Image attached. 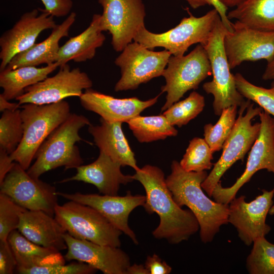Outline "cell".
<instances>
[{"mask_svg":"<svg viewBox=\"0 0 274 274\" xmlns=\"http://www.w3.org/2000/svg\"><path fill=\"white\" fill-rule=\"evenodd\" d=\"M132 176L145 189V211L149 214L156 213L159 217V224L152 232L155 238L178 244L187 241L199 230V223L192 212L183 209L173 199L160 168L146 165Z\"/></svg>","mask_w":274,"mask_h":274,"instance_id":"1","label":"cell"},{"mask_svg":"<svg viewBox=\"0 0 274 274\" xmlns=\"http://www.w3.org/2000/svg\"><path fill=\"white\" fill-rule=\"evenodd\" d=\"M166 182L173 199L182 208L185 206L196 217L199 225L201 242H211L221 226L228 223L229 204L218 203L203 192L201 183L208 174L206 170L187 172L174 160Z\"/></svg>","mask_w":274,"mask_h":274,"instance_id":"2","label":"cell"},{"mask_svg":"<svg viewBox=\"0 0 274 274\" xmlns=\"http://www.w3.org/2000/svg\"><path fill=\"white\" fill-rule=\"evenodd\" d=\"M90 124L85 116L71 113L40 146L35 156L36 161L27 173L39 179L45 173L59 167L64 166L66 170L82 165L83 160L76 144L83 140L80 130Z\"/></svg>","mask_w":274,"mask_h":274,"instance_id":"3","label":"cell"},{"mask_svg":"<svg viewBox=\"0 0 274 274\" xmlns=\"http://www.w3.org/2000/svg\"><path fill=\"white\" fill-rule=\"evenodd\" d=\"M20 107L23 135L10 157L27 170L42 144L71 113L68 103L64 100L45 105L27 103Z\"/></svg>","mask_w":274,"mask_h":274,"instance_id":"4","label":"cell"},{"mask_svg":"<svg viewBox=\"0 0 274 274\" xmlns=\"http://www.w3.org/2000/svg\"><path fill=\"white\" fill-rule=\"evenodd\" d=\"M227 31L221 18H219L209 39L202 45L208 54L213 75V80L204 83L202 87L207 93L213 95L214 112L217 116L229 107L248 108L251 104L237 90L234 76L230 71L224 46Z\"/></svg>","mask_w":274,"mask_h":274,"instance_id":"5","label":"cell"},{"mask_svg":"<svg viewBox=\"0 0 274 274\" xmlns=\"http://www.w3.org/2000/svg\"><path fill=\"white\" fill-rule=\"evenodd\" d=\"M188 13L189 17L183 18L178 25L163 33H152L143 26L133 41L149 49L161 47L172 55H184L192 45L206 42L220 18L215 8L199 17Z\"/></svg>","mask_w":274,"mask_h":274,"instance_id":"6","label":"cell"},{"mask_svg":"<svg viewBox=\"0 0 274 274\" xmlns=\"http://www.w3.org/2000/svg\"><path fill=\"white\" fill-rule=\"evenodd\" d=\"M54 218L72 236L102 245L120 247L122 232L100 212L73 200L56 206Z\"/></svg>","mask_w":274,"mask_h":274,"instance_id":"7","label":"cell"},{"mask_svg":"<svg viewBox=\"0 0 274 274\" xmlns=\"http://www.w3.org/2000/svg\"><path fill=\"white\" fill-rule=\"evenodd\" d=\"M262 112L261 107L254 108L250 104L248 108H240L239 115L229 135L225 141L223 151L213 169L201 183V187L212 197L213 190L224 173L237 160H243L257 139L260 122L252 124V119Z\"/></svg>","mask_w":274,"mask_h":274,"instance_id":"8","label":"cell"},{"mask_svg":"<svg viewBox=\"0 0 274 274\" xmlns=\"http://www.w3.org/2000/svg\"><path fill=\"white\" fill-rule=\"evenodd\" d=\"M212 74L208 54L200 44L186 55H172L162 75L166 84L161 87V91L167 94L161 111L178 101L188 91L198 88L200 83Z\"/></svg>","mask_w":274,"mask_h":274,"instance_id":"9","label":"cell"},{"mask_svg":"<svg viewBox=\"0 0 274 274\" xmlns=\"http://www.w3.org/2000/svg\"><path fill=\"white\" fill-rule=\"evenodd\" d=\"M172 55L165 49L156 52L136 42L129 44L115 60L121 74L115 91L135 89L140 84L162 76Z\"/></svg>","mask_w":274,"mask_h":274,"instance_id":"10","label":"cell"},{"mask_svg":"<svg viewBox=\"0 0 274 274\" xmlns=\"http://www.w3.org/2000/svg\"><path fill=\"white\" fill-rule=\"evenodd\" d=\"M259 116V134L251 148L245 170L230 187H223L220 181L217 184L212 197L218 203L229 204L257 171L265 169L274 174V118L265 111Z\"/></svg>","mask_w":274,"mask_h":274,"instance_id":"11","label":"cell"},{"mask_svg":"<svg viewBox=\"0 0 274 274\" xmlns=\"http://www.w3.org/2000/svg\"><path fill=\"white\" fill-rule=\"evenodd\" d=\"M0 193L28 210H41L53 216L58 204L54 186L31 177L17 162L0 184Z\"/></svg>","mask_w":274,"mask_h":274,"instance_id":"12","label":"cell"},{"mask_svg":"<svg viewBox=\"0 0 274 274\" xmlns=\"http://www.w3.org/2000/svg\"><path fill=\"white\" fill-rule=\"evenodd\" d=\"M102 7L100 14L102 30L112 36L111 44L122 52L145 26V8L142 0H98Z\"/></svg>","mask_w":274,"mask_h":274,"instance_id":"13","label":"cell"},{"mask_svg":"<svg viewBox=\"0 0 274 274\" xmlns=\"http://www.w3.org/2000/svg\"><path fill=\"white\" fill-rule=\"evenodd\" d=\"M53 76L47 77L25 89L16 98L20 105L31 103L45 105L58 102L69 97H80L83 90L91 88L92 80L80 68H71L65 64Z\"/></svg>","mask_w":274,"mask_h":274,"instance_id":"14","label":"cell"},{"mask_svg":"<svg viewBox=\"0 0 274 274\" xmlns=\"http://www.w3.org/2000/svg\"><path fill=\"white\" fill-rule=\"evenodd\" d=\"M233 30L227 31L224 46L230 69L245 61L274 58V31H263L246 26L236 20Z\"/></svg>","mask_w":274,"mask_h":274,"instance_id":"15","label":"cell"},{"mask_svg":"<svg viewBox=\"0 0 274 274\" xmlns=\"http://www.w3.org/2000/svg\"><path fill=\"white\" fill-rule=\"evenodd\" d=\"M262 192L249 202L246 201L245 196L241 195L229 203L228 223L236 228L238 236L248 246L257 238L265 237L271 229L265 220L273 203L274 188Z\"/></svg>","mask_w":274,"mask_h":274,"instance_id":"16","label":"cell"},{"mask_svg":"<svg viewBox=\"0 0 274 274\" xmlns=\"http://www.w3.org/2000/svg\"><path fill=\"white\" fill-rule=\"evenodd\" d=\"M35 9L23 14L18 20L0 37V71L4 70L17 54L31 47L40 34L54 28L57 24L54 16Z\"/></svg>","mask_w":274,"mask_h":274,"instance_id":"17","label":"cell"},{"mask_svg":"<svg viewBox=\"0 0 274 274\" xmlns=\"http://www.w3.org/2000/svg\"><path fill=\"white\" fill-rule=\"evenodd\" d=\"M56 194L66 199L73 200L95 209L117 228L128 236L132 242L139 243L136 234L128 225V218L131 212L139 206L143 207L146 196L132 195L129 191L123 196L83 194L80 192L67 193L56 191Z\"/></svg>","mask_w":274,"mask_h":274,"instance_id":"18","label":"cell"},{"mask_svg":"<svg viewBox=\"0 0 274 274\" xmlns=\"http://www.w3.org/2000/svg\"><path fill=\"white\" fill-rule=\"evenodd\" d=\"M63 237L67 246L64 258L67 261L86 263L104 274H126L130 265L129 256L120 247L76 238L66 232Z\"/></svg>","mask_w":274,"mask_h":274,"instance_id":"19","label":"cell"},{"mask_svg":"<svg viewBox=\"0 0 274 274\" xmlns=\"http://www.w3.org/2000/svg\"><path fill=\"white\" fill-rule=\"evenodd\" d=\"M159 95L147 100L136 97L117 98L92 89H86L79 97L81 106L86 110L98 114L110 122H126L140 115L146 108L155 104Z\"/></svg>","mask_w":274,"mask_h":274,"instance_id":"20","label":"cell"},{"mask_svg":"<svg viewBox=\"0 0 274 274\" xmlns=\"http://www.w3.org/2000/svg\"><path fill=\"white\" fill-rule=\"evenodd\" d=\"M121 166L119 163L99 151L98 157L94 162L77 167L75 175L58 183L81 181L94 185L103 195H117L121 185H126L134 181L132 176L122 173Z\"/></svg>","mask_w":274,"mask_h":274,"instance_id":"21","label":"cell"},{"mask_svg":"<svg viewBox=\"0 0 274 274\" xmlns=\"http://www.w3.org/2000/svg\"><path fill=\"white\" fill-rule=\"evenodd\" d=\"M19 232L31 242L58 251L67 249L66 232L57 220L41 210H26L21 215Z\"/></svg>","mask_w":274,"mask_h":274,"instance_id":"22","label":"cell"},{"mask_svg":"<svg viewBox=\"0 0 274 274\" xmlns=\"http://www.w3.org/2000/svg\"><path fill=\"white\" fill-rule=\"evenodd\" d=\"M77 15L72 12L60 24L52 29L50 35L44 41L35 43L28 50L14 56L5 68L14 70L24 66H37L56 62L60 48L59 42L68 36L70 29L75 23Z\"/></svg>","mask_w":274,"mask_h":274,"instance_id":"23","label":"cell"},{"mask_svg":"<svg viewBox=\"0 0 274 274\" xmlns=\"http://www.w3.org/2000/svg\"><path fill=\"white\" fill-rule=\"evenodd\" d=\"M100 125L88 126L99 151L109 156L121 166H129L135 171L138 166L134 153L131 150L122 129L121 122H110L100 118Z\"/></svg>","mask_w":274,"mask_h":274,"instance_id":"24","label":"cell"},{"mask_svg":"<svg viewBox=\"0 0 274 274\" xmlns=\"http://www.w3.org/2000/svg\"><path fill=\"white\" fill-rule=\"evenodd\" d=\"M102 31L100 14H95L86 29L60 47L56 62L60 66L71 60L82 62L92 59L97 49L102 46L106 40Z\"/></svg>","mask_w":274,"mask_h":274,"instance_id":"25","label":"cell"},{"mask_svg":"<svg viewBox=\"0 0 274 274\" xmlns=\"http://www.w3.org/2000/svg\"><path fill=\"white\" fill-rule=\"evenodd\" d=\"M7 240L17 261L16 269L65 264L59 251L31 242L18 230L12 231Z\"/></svg>","mask_w":274,"mask_h":274,"instance_id":"26","label":"cell"},{"mask_svg":"<svg viewBox=\"0 0 274 274\" xmlns=\"http://www.w3.org/2000/svg\"><path fill=\"white\" fill-rule=\"evenodd\" d=\"M59 65L56 63L42 67L24 66L14 70L5 68L0 72V86L3 89L1 94L10 100L16 99L23 94L25 89L48 77Z\"/></svg>","mask_w":274,"mask_h":274,"instance_id":"27","label":"cell"},{"mask_svg":"<svg viewBox=\"0 0 274 274\" xmlns=\"http://www.w3.org/2000/svg\"><path fill=\"white\" fill-rule=\"evenodd\" d=\"M246 26L263 31H274V0H247L227 14Z\"/></svg>","mask_w":274,"mask_h":274,"instance_id":"28","label":"cell"},{"mask_svg":"<svg viewBox=\"0 0 274 274\" xmlns=\"http://www.w3.org/2000/svg\"><path fill=\"white\" fill-rule=\"evenodd\" d=\"M130 129L140 143H149L176 136L178 130L163 115L134 117L127 121Z\"/></svg>","mask_w":274,"mask_h":274,"instance_id":"29","label":"cell"},{"mask_svg":"<svg viewBox=\"0 0 274 274\" xmlns=\"http://www.w3.org/2000/svg\"><path fill=\"white\" fill-rule=\"evenodd\" d=\"M237 107L231 106L224 109L217 122L204 125V139L213 153L221 150L229 135L236 121Z\"/></svg>","mask_w":274,"mask_h":274,"instance_id":"30","label":"cell"},{"mask_svg":"<svg viewBox=\"0 0 274 274\" xmlns=\"http://www.w3.org/2000/svg\"><path fill=\"white\" fill-rule=\"evenodd\" d=\"M0 119V149L9 155L20 144L23 135L21 111L5 110Z\"/></svg>","mask_w":274,"mask_h":274,"instance_id":"31","label":"cell"},{"mask_svg":"<svg viewBox=\"0 0 274 274\" xmlns=\"http://www.w3.org/2000/svg\"><path fill=\"white\" fill-rule=\"evenodd\" d=\"M204 106V97L193 91L185 99L172 105L163 115L172 125L180 127L195 118L203 110Z\"/></svg>","mask_w":274,"mask_h":274,"instance_id":"32","label":"cell"},{"mask_svg":"<svg viewBox=\"0 0 274 274\" xmlns=\"http://www.w3.org/2000/svg\"><path fill=\"white\" fill-rule=\"evenodd\" d=\"M246 259V268L250 274H274V244L265 237L253 242Z\"/></svg>","mask_w":274,"mask_h":274,"instance_id":"33","label":"cell"},{"mask_svg":"<svg viewBox=\"0 0 274 274\" xmlns=\"http://www.w3.org/2000/svg\"><path fill=\"white\" fill-rule=\"evenodd\" d=\"M213 152L204 139L195 137L190 142L180 164L187 172H201L210 169Z\"/></svg>","mask_w":274,"mask_h":274,"instance_id":"34","label":"cell"},{"mask_svg":"<svg viewBox=\"0 0 274 274\" xmlns=\"http://www.w3.org/2000/svg\"><path fill=\"white\" fill-rule=\"evenodd\" d=\"M234 76L236 88L242 96L256 102L264 111L274 117V89L255 85L240 73Z\"/></svg>","mask_w":274,"mask_h":274,"instance_id":"35","label":"cell"},{"mask_svg":"<svg viewBox=\"0 0 274 274\" xmlns=\"http://www.w3.org/2000/svg\"><path fill=\"white\" fill-rule=\"evenodd\" d=\"M27 209L0 193V240L7 241L10 233L18 229L22 213Z\"/></svg>","mask_w":274,"mask_h":274,"instance_id":"36","label":"cell"},{"mask_svg":"<svg viewBox=\"0 0 274 274\" xmlns=\"http://www.w3.org/2000/svg\"><path fill=\"white\" fill-rule=\"evenodd\" d=\"M16 270L18 273L21 274H92L98 270L91 265L81 261L68 264H62Z\"/></svg>","mask_w":274,"mask_h":274,"instance_id":"37","label":"cell"},{"mask_svg":"<svg viewBox=\"0 0 274 274\" xmlns=\"http://www.w3.org/2000/svg\"><path fill=\"white\" fill-rule=\"evenodd\" d=\"M17 266L14 253L8 240H0V274H12Z\"/></svg>","mask_w":274,"mask_h":274,"instance_id":"38","label":"cell"},{"mask_svg":"<svg viewBox=\"0 0 274 274\" xmlns=\"http://www.w3.org/2000/svg\"><path fill=\"white\" fill-rule=\"evenodd\" d=\"M44 11L56 17H64L71 13L73 6L72 0H40Z\"/></svg>","mask_w":274,"mask_h":274,"instance_id":"39","label":"cell"},{"mask_svg":"<svg viewBox=\"0 0 274 274\" xmlns=\"http://www.w3.org/2000/svg\"><path fill=\"white\" fill-rule=\"evenodd\" d=\"M149 274H169L172 268L158 255L148 256L144 264Z\"/></svg>","mask_w":274,"mask_h":274,"instance_id":"40","label":"cell"},{"mask_svg":"<svg viewBox=\"0 0 274 274\" xmlns=\"http://www.w3.org/2000/svg\"><path fill=\"white\" fill-rule=\"evenodd\" d=\"M14 163L6 151L0 149V184L3 182Z\"/></svg>","mask_w":274,"mask_h":274,"instance_id":"41","label":"cell"},{"mask_svg":"<svg viewBox=\"0 0 274 274\" xmlns=\"http://www.w3.org/2000/svg\"><path fill=\"white\" fill-rule=\"evenodd\" d=\"M210 5H212L218 11L222 23L229 31L233 30L232 25L227 17V8L222 5L219 0H209Z\"/></svg>","mask_w":274,"mask_h":274,"instance_id":"42","label":"cell"},{"mask_svg":"<svg viewBox=\"0 0 274 274\" xmlns=\"http://www.w3.org/2000/svg\"><path fill=\"white\" fill-rule=\"evenodd\" d=\"M3 96L0 94V111L3 112L5 110L14 111L18 109L20 105L18 103L10 102Z\"/></svg>","mask_w":274,"mask_h":274,"instance_id":"43","label":"cell"},{"mask_svg":"<svg viewBox=\"0 0 274 274\" xmlns=\"http://www.w3.org/2000/svg\"><path fill=\"white\" fill-rule=\"evenodd\" d=\"M126 274H149L144 264H133L127 268Z\"/></svg>","mask_w":274,"mask_h":274,"instance_id":"44","label":"cell"},{"mask_svg":"<svg viewBox=\"0 0 274 274\" xmlns=\"http://www.w3.org/2000/svg\"><path fill=\"white\" fill-rule=\"evenodd\" d=\"M262 79L264 80H274V58L267 63Z\"/></svg>","mask_w":274,"mask_h":274,"instance_id":"45","label":"cell"},{"mask_svg":"<svg viewBox=\"0 0 274 274\" xmlns=\"http://www.w3.org/2000/svg\"><path fill=\"white\" fill-rule=\"evenodd\" d=\"M226 8L236 7L247 0H219Z\"/></svg>","mask_w":274,"mask_h":274,"instance_id":"46","label":"cell"},{"mask_svg":"<svg viewBox=\"0 0 274 274\" xmlns=\"http://www.w3.org/2000/svg\"><path fill=\"white\" fill-rule=\"evenodd\" d=\"M193 9H197L206 5H210L209 0H185Z\"/></svg>","mask_w":274,"mask_h":274,"instance_id":"47","label":"cell"},{"mask_svg":"<svg viewBox=\"0 0 274 274\" xmlns=\"http://www.w3.org/2000/svg\"><path fill=\"white\" fill-rule=\"evenodd\" d=\"M269 213L270 215H273L274 214V205L271 207L270 208Z\"/></svg>","mask_w":274,"mask_h":274,"instance_id":"48","label":"cell"},{"mask_svg":"<svg viewBox=\"0 0 274 274\" xmlns=\"http://www.w3.org/2000/svg\"><path fill=\"white\" fill-rule=\"evenodd\" d=\"M271 88L274 89V80L271 83Z\"/></svg>","mask_w":274,"mask_h":274,"instance_id":"49","label":"cell"}]
</instances>
